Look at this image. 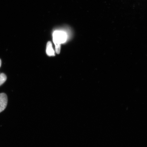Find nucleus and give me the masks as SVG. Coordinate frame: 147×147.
I'll return each mask as SVG.
<instances>
[{
    "label": "nucleus",
    "mask_w": 147,
    "mask_h": 147,
    "mask_svg": "<svg viewBox=\"0 0 147 147\" xmlns=\"http://www.w3.org/2000/svg\"><path fill=\"white\" fill-rule=\"evenodd\" d=\"M67 36L66 32L62 31L56 30L53 33V42L55 46V51L57 54L60 52L61 44L64 43L67 40Z\"/></svg>",
    "instance_id": "f257e3e1"
},
{
    "label": "nucleus",
    "mask_w": 147,
    "mask_h": 147,
    "mask_svg": "<svg viewBox=\"0 0 147 147\" xmlns=\"http://www.w3.org/2000/svg\"><path fill=\"white\" fill-rule=\"evenodd\" d=\"M8 103L7 95L4 93L0 94V113L6 108Z\"/></svg>",
    "instance_id": "f03ea898"
},
{
    "label": "nucleus",
    "mask_w": 147,
    "mask_h": 147,
    "mask_svg": "<svg viewBox=\"0 0 147 147\" xmlns=\"http://www.w3.org/2000/svg\"><path fill=\"white\" fill-rule=\"evenodd\" d=\"M46 53L49 56H55V51L53 49L52 43L50 41L48 42L47 46Z\"/></svg>",
    "instance_id": "7ed1b4c3"
},
{
    "label": "nucleus",
    "mask_w": 147,
    "mask_h": 147,
    "mask_svg": "<svg viewBox=\"0 0 147 147\" xmlns=\"http://www.w3.org/2000/svg\"><path fill=\"white\" fill-rule=\"evenodd\" d=\"M7 78L5 74L2 73L0 74V86L6 81Z\"/></svg>",
    "instance_id": "20e7f679"
},
{
    "label": "nucleus",
    "mask_w": 147,
    "mask_h": 147,
    "mask_svg": "<svg viewBox=\"0 0 147 147\" xmlns=\"http://www.w3.org/2000/svg\"><path fill=\"white\" fill-rule=\"evenodd\" d=\"M1 59H0V67H1Z\"/></svg>",
    "instance_id": "39448f33"
}]
</instances>
